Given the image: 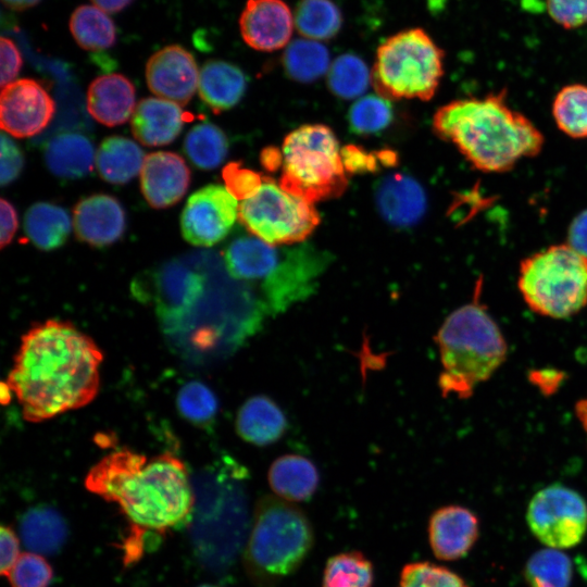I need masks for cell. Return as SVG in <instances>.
<instances>
[{"label": "cell", "mask_w": 587, "mask_h": 587, "mask_svg": "<svg viewBox=\"0 0 587 587\" xmlns=\"http://www.w3.org/2000/svg\"><path fill=\"white\" fill-rule=\"evenodd\" d=\"M375 203L383 218L396 227H410L425 214L426 193L413 177L394 173L376 186Z\"/></svg>", "instance_id": "ffe728a7"}, {"label": "cell", "mask_w": 587, "mask_h": 587, "mask_svg": "<svg viewBox=\"0 0 587 587\" xmlns=\"http://www.w3.org/2000/svg\"><path fill=\"white\" fill-rule=\"evenodd\" d=\"M135 100L134 85L122 74L101 75L87 91L88 112L107 126L125 123L135 111Z\"/></svg>", "instance_id": "7402d4cb"}, {"label": "cell", "mask_w": 587, "mask_h": 587, "mask_svg": "<svg viewBox=\"0 0 587 587\" xmlns=\"http://www.w3.org/2000/svg\"><path fill=\"white\" fill-rule=\"evenodd\" d=\"M329 260L326 252L309 243L283 246L276 270L262 284L270 308L282 311L310 295Z\"/></svg>", "instance_id": "7c38bea8"}, {"label": "cell", "mask_w": 587, "mask_h": 587, "mask_svg": "<svg viewBox=\"0 0 587 587\" xmlns=\"http://www.w3.org/2000/svg\"><path fill=\"white\" fill-rule=\"evenodd\" d=\"M185 113L179 104L162 98H145L132 115L135 138L145 146L155 147L172 142L180 134Z\"/></svg>", "instance_id": "44dd1931"}, {"label": "cell", "mask_w": 587, "mask_h": 587, "mask_svg": "<svg viewBox=\"0 0 587 587\" xmlns=\"http://www.w3.org/2000/svg\"><path fill=\"white\" fill-rule=\"evenodd\" d=\"M198 88L203 102L218 113L240 101L247 89V77L229 62L210 60L200 70Z\"/></svg>", "instance_id": "d4e9b609"}, {"label": "cell", "mask_w": 587, "mask_h": 587, "mask_svg": "<svg viewBox=\"0 0 587 587\" xmlns=\"http://www.w3.org/2000/svg\"><path fill=\"white\" fill-rule=\"evenodd\" d=\"M517 288L533 312L573 316L587 305V257L567 242L549 246L522 260Z\"/></svg>", "instance_id": "8992f818"}, {"label": "cell", "mask_w": 587, "mask_h": 587, "mask_svg": "<svg viewBox=\"0 0 587 587\" xmlns=\"http://www.w3.org/2000/svg\"><path fill=\"white\" fill-rule=\"evenodd\" d=\"M350 128L358 135L377 134L392 121V107L387 98L369 95L358 99L348 113Z\"/></svg>", "instance_id": "ab89813d"}, {"label": "cell", "mask_w": 587, "mask_h": 587, "mask_svg": "<svg viewBox=\"0 0 587 587\" xmlns=\"http://www.w3.org/2000/svg\"><path fill=\"white\" fill-rule=\"evenodd\" d=\"M195 57L179 45H170L154 52L146 65L149 89L162 99L185 105L199 84Z\"/></svg>", "instance_id": "9a60e30c"}, {"label": "cell", "mask_w": 587, "mask_h": 587, "mask_svg": "<svg viewBox=\"0 0 587 587\" xmlns=\"http://www.w3.org/2000/svg\"><path fill=\"white\" fill-rule=\"evenodd\" d=\"M93 5L107 13H117L128 7L134 0H90Z\"/></svg>", "instance_id": "f5cc1de1"}, {"label": "cell", "mask_w": 587, "mask_h": 587, "mask_svg": "<svg viewBox=\"0 0 587 587\" xmlns=\"http://www.w3.org/2000/svg\"><path fill=\"white\" fill-rule=\"evenodd\" d=\"M525 576L532 587H570L571 559L560 549L538 550L528 559Z\"/></svg>", "instance_id": "8d00e7d4"}, {"label": "cell", "mask_w": 587, "mask_h": 587, "mask_svg": "<svg viewBox=\"0 0 587 587\" xmlns=\"http://www.w3.org/2000/svg\"><path fill=\"white\" fill-rule=\"evenodd\" d=\"M478 291L471 303L447 316L435 336L442 366L438 386L445 397H471L507 359V341Z\"/></svg>", "instance_id": "277c9868"}, {"label": "cell", "mask_w": 587, "mask_h": 587, "mask_svg": "<svg viewBox=\"0 0 587 587\" xmlns=\"http://www.w3.org/2000/svg\"><path fill=\"white\" fill-rule=\"evenodd\" d=\"M176 405L185 420L197 425L212 422L218 410L214 392L199 380L188 382L179 389Z\"/></svg>", "instance_id": "60d3db41"}, {"label": "cell", "mask_w": 587, "mask_h": 587, "mask_svg": "<svg viewBox=\"0 0 587 587\" xmlns=\"http://www.w3.org/2000/svg\"><path fill=\"white\" fill-rule=\"evenodd\" d=\"M0 217H1V248H4L11 242L17 229V214L14 207L5 199L0 201Z\"/></svg>", "instance_id": "816d5d0a"}, {"label": "cell", "mask_w": 587, "mask_h": 587, "mask_svg": "<svg viewBox=\"0 0 587 587\" xmlns=\"http://www.w3.org/2000/svg\"><path fill=\"white\" fill-rule=\"evenodd\" d=\"M8 578L11 587H49L53 579V570L41 554L24 552Z\"/></svg>", "instance_id": "7bdbcfd3"}, {"label": "cell", "mask_w": 587, "mask_h": 587, "mask_svg": "<svg viewBox=\"0 0 587 587\" xmlns=\"http://www.w3.org/2000/svg\"><path fill=\"white\" fill-rule=\"evenodd\" d=\"M145 154L133 140L112 136L105 138L96 153L99 175L112 184H124L134 178L142 168Z\"/></svg>", "instance_id": "83f0119b"}, {"label": "cell", "mask_w": 587, "mask_h": 587, "mask_svg": "<svg viewBox=\"0 0 587 587\" xmlns=\"http://www.w3.org/2000/svg\"><path fill=\"white\" fill-rule=\"evenodd\" d=\"M21 536L25 546L39 554L58 552L67 536V528L58 511L49 507L28 510L21 521Z\"/></svg>", "instance_id": "f546056e"}, {"label": "cell", "mask_w": 587, "mask_h": 587, "mask_svg": "<svg viewBox=\"0 0 587 587\" xmlns=\"http://www.w3.org/2000/svg\"><path fill=\"white\" fill-rule=\"evenodd\" d=\"M279 185L310 203L339 197L348 186L339 142L323 124L289 133L282 147Z\"/></svg>", "instance_id": "ba28073f"}, {"label": "cell", "mask_w": 587, "mask_h": 587, "mask_svg": "<svg viewBox=\"0 0 587 587\" xmlns=\"http://www.w3.org/2000/svg\"><path fill=\"white\" fill-rule=\"evenodd\" d=\"M444 58L423 28L400 30L379 45L372 83L387 99L430 100L444 76Z\"/></svg>", "instance_id": "52a82bcc"}, {"label": "cell", "mask_w": 587, "mask_h": 587, "mask_svg": "<svg viewBox=\"0 0 587 587\" xmlns=\"http://www.w3.org/2000/svg\"><path fill=\"white\" fill-rule=\"evenodd\" d=\"M190 524L192 545L199 560L210 570L228 567L247 536L248 516L242 492L228 486L202 492Z\"/></svg>", "instance_id": "9c48e42d"}, {"label": "cell", "mask_w": 587, "mask_h": 587, "mask_svg": "<svg viewBox=\"0 0 587 587\" xmlns=\"http://www.w3.org/2000/svg\"><path fill=\"white\" fill-rule=\"evenodd\" d=\"M286 428L287 420L284 412L266 396L249 398L237 413L238 435L255 446H267L277 441Z\"/></svg>", "instance_id": "cb8c5ba5"}, {"label": "cell", "mask_w": 587, "mask_h": 587, "mask_svg": "<svg viewBox=\"0 0 587 587\" xmlns=\"http://www.w3.org/2000/svg\"><path fill=\"white\" fill-rule=\"evenodd\" d=\"M575 415L580 423L587 437V396L579 399L575 404Z\"/></svg>", "instance_id": "11a10c76"}, {"label": "cell", "mask_w": 587, "mask_h": 587, "mask_svg": "<svg viewBox=\"0 0 587 587\" xmlns=\"http://www.w3.org/2000/svg\"><path fill=\"white\" fill-rule=\"evenodd\" d=\"M567 243L587 257V210L577 214L570 224Z\"/></svg>", "instance_id": "f907efd6"}, {"label": "cell", "mask_w": 587, "mask_h": 587, "mask_svg": "<svg viewBox=\"0 0 587 587\" xmlns=\"http://www.w3.org/2000/svg\"><path fill=\"white\" fill-rule=\"evenodd\" d=\"M41 0H2V3L10 10L24 11L37 5Z\"/></svg>", "instance_id": "9f6ffc18"}, {"label": "cell", "mask_w": 587, "mask_h": 587, "mask_svg": "<svg viewBox=\"0 0 587 587\" xmlns=\"http://www.w3.org/2000/svg\"><path fill=\"white\" fill-rule=\"evenodd\" d=\"M526 520L533 535L546 547L569 549L586 534L587 503L577 491L553 484L533 496Z\"/></svg>", "instance_id": "8fae6325"}, {"label": "cell", "mask_w": 587, "mask_h": 587, "mask_svg": "<svg viewBox=\"0 0 587 587\" xmlns=\"http://www.w3.org/2000/svg\"><path fill=\"white\" fill-rule=\"evenodd\" d=\"M85 486L116 503L138 533L163 534L190 523L196 503L186 465L168 452L149 459L115 450L89 470Z\"/></svg>", "instance_id": "7a4b0ae2"}, {"label": "cell", "mask_w": 587, "mask_h": 587, "mask_svg": "<svg viewBox=\"0 0 587 587\" xmlns=\"http://www.w3.org/2000/svg\"><path fill=\"white\" fill-rule=\"evenodd\" d=\"M223 178L227 190L237 200H245L252 196L263 182L260 174L234 162L224 167Z\"/></svg>", "instance_id": "ee69618b"}, {"label": "cell", "mask_w": 587, "mask_h": 587, "mask_svg": "<svg viewBox=\"0 0 587 587\" xmlns=\"http://www.w3.org/2000/svg\"><path fill=\"white\" fill-rule=\"evenodd\" d=\"M153 282L160 297L174 308L190 304L202 289L201 276L175 262L158 270L153 274Z\"/></svg>", "instance_id": "d590c367"}, {"label": "cell", "mask_w": 587, "mask_h": 587, "mask_svg": "<svg viewBox=\"0 0 587 587\" xmlns=\"http://www.w3.org/2000/svg\"><path fill=\"white\" fill-rule=\"evenodd\" d=\"M295 26L304 38L330 39L342 25V16L332 0H300L295 12Z\"/></svg>", "instance_id": "d6a6232c"}, {"label": "cell", "mask_w": 587, "mask_h": 587, "mask_svg": "<svg viewBox=\"0 0 587 587\" xmlns=\"http://www.w3.org/2000/svg\"><path fill=\"white\" fill-rule=\"evenodd\" d=\"M546 5L550 17L563 28L587 24V0H546Z\"/></svg>", "instance_id": "f6af8a7d"}, {"label": "cell", "mask_w": 587, "mask_h": 587, "mask_svg": "<svg viewBox=\"0 0 587 587\" xmlns=\"http://www.w3.org/2000/svg\"><path fill=\"white\" fill-rule=\"evenodd\" d=\"M479 530L477 516L461 505L436 510L428 522V539L434 555L444 561L465 557L475 545Z\"/></svg>", "instance_id": "e0dca14e"}, {"label": "cell", "mask_w": 587, "mask_h": 587, "mask_svg": "<svg viewBox=\"0 0 587 587\" xmlns=\"http://www.w3.org/2000/svg\"><path fill=\"white\" fill-rule=\"evenodd\" d=\"M309 519L291 502L265 496L255 505L243 548V565L258 585L270 586L291 575L310 553Z\"/></svg>", "instance_id": "5b68a950"}, {"label": "cell", "mask_w": 587, "mask_h": 587, "mask_svg": "<svg viewBox=\"0 0 587 587\" xmlns=\"http://www.w3.org/2000/svg\"><path fill=\"white\" fill-rule=\"evenodd\" d=\"M184 151L188 159L201 170H213L221 165L228 152V142L223 130L204 122L193 126L186 135Z\"/></svg>", "instance_id": "e575fe53"}, {"label": "cell", "mask_w": 587, "mask_h": 587, "mask_svg": "<svg viewBox=\"0 0 587 587\" xmlns=\"http://www.w3.org/2000/svg\"><path fill=\"white\" fill-rule=\"evenodd\" d=\"M557 127L574 139L587 138V86L571 84L561 88L552 102Z\"/></svg>", "instance_id": "836d02e7"}, {"label": "cell", "mask_w": 587, "mask_h": 587, "mask_svg": "<svg viewBox=\"0 0 587 587\" xmlns=\"http://www.w3.org/2000/svg\"><path fill=\"white\" fill-rule=\"evenodd\" d=\"M53 113L54 101L35 79L22 78L2 87L0 122L8 134L18 138L37 135Z\"/></svg>", "instance_id": "5bb4252c"}, {"label": "cell", "mask_w": 587, "mask_h": 587, "mask_svg": "<svg viewBox=\"0 0 587 587\" xmlns=\"http://www.w3.org/2000/svg\"><path fill=\"white\" fill-rule=\"evenodd\" d=\"M198 587H218V586H214V585H210V584H204V585H200Z\"/></svg>", "instance_id": "6f0895ef"}, {"label": "cell", "mask_w": 587, "mask_h": 587, "mask_svg": "<svg viewBox=\"0 0 587 587\" xmlns=\"http://www.w3.org/2000/svg\"><path fill=\"white\" fill-rule=\"evenodd\" d=\"M0 54H1V86L14 82L15 77L20 73L23 59L22 54L15 45V42L7 37H1L0 40Z\"/></svg>", "instance_id": "7dc6e473"}, {"label": "cell", "mask_w": 587, "mask_h": 587, "mask_svg": "<svg viewBox=\"0 0 587 587\" xmlns=\"http://www.w3.org/2000/svg\"><path fill=\"white\" fill-rule=\"evenodd\" d=\"M68 27L74 40L84 50H104L116 41L114 22L96 5L77 7L70 17Z\"/></svg>", "instance_id": "4dcf8cb0"}, {"label": "cell", "mask_w": 587, "mask_h": 587, "mask_svg": "<svg viewBox=\"0 0 587 587\" xmlns=\"http://www.w3.org/2000/svg\"><path fill=\"white\" fill-rule=\"evenodd\" d=\"M372 82L366 63L352 53L341 54L330 64L327 83L330 91L341 99L361 97Z\"/></svg>", "instance_id": "f35d334b"}, {"label": "cell", "mask_w": 587, "mask_h": 587, "mask_svg": "<svg viewBox=\"0 0 587 587\" xmlns=\"http://www.w3.org/2000/svg\"><path fill=\"white\" fill-rule=\"evenodd\" d=\"M319 471L309 459L286 454L276 459L268 470V484L278 498L288 502L309 500L317 489Z\"/></svg>", "instance_id": "484cf974"}, {"label": "cell", "mask_w": 587, "mask_h": 587, "mask_svg": "<svg viewBox=\"0 0 587 587\" xmlns=\"http://www.w3.org/2000/svg\"><path fill=\"white\" fill-rule=\"evenodd\" d=\"M397 587H470L449 569L429 563L413 562L403 566Z\"/></svg>", "instance_id": "b9f144b4"}, {"label": "cell", "mask_w": 587, "mask_h": 587, "mask_svg": "<svg viewBox=\"0 0 587 587\" xmlns=\"http://www.w3.org/2000/svg\"><path fill=\"white\" fill-rule=\"evenodd\" d=\"M0 182L2 186L12 183L22 172L24 158L20 148L4 133L1 134Z\"/></svg>", "instance_id": "bcb514c9"}, {"label": "cell", "mask_w": 587, "mask_h": 587, "mask_svg": "<svg viewBox=\"0 0 587 587\" xmlns=\"http://www.w3.org/2000/svg\"><path fill=\"white\" fill-rule=\"evenodd\" d=\"M287 75L299 83L319 79L330 67L327 48L317 40L301 38L291 41L283 57Z\"/></svg>", "instance_id": "1f68e13d"}, {"label": "cell", "mask_w": 587, "mask_h": 587, "mask_svg": "<svg viewBox=\"0 0 587 587\" xmlns=\"http://www.w3.org/2000/svg\"><path fill=\"white\" fill-rule=\"evenodd\" d=\"M189 182L190 172L180 155L168 151L146 155L140 187L151 207L163 209L177 203L186 193Z\"/></svg>", "instance_id": "ac0fdd59"}, {"label": "cell", "mask_w": 587, "mask_h": 587, "mask_svg": "<svg viewBox=\"0 0 587 587\" xmlns=\"http://www.w3.org/2000/svg\"><path fill=\"white\" fill-rule=\"evenodd\" d=\"M73 225L79 240L93 247H104L122 237L126 216L115 198L98 193L84 198L76 204Z\"/></svg>", "instance_id": "d6986e66"}, {"label": "cell", "mask_w": 587, "mask_h": 587, "mask_svg": "<svg viewBox=\"0 0 587 587\" xmlns=\"http://www.w3.org/2000/svg\"><path fill=\"white\" fill-rule=\"evenodd\" d=\"M48 168L61 178H80L89 174L93 164V147L80 134L65 133L53 137L46 147Z\"/></svg>", "instance_id": "4316f807"}, {"label": "cell", "mask_w": 587, "mask_h": 587, "mask_svg": "<svg viewBox=\"0 0 587 587\" xmlns=\"http://www.w3.org/2000/svg\"><path fill=\"white\" fill-rule=\"evenodd\" d=\"M102 361L91 337L70 322L47 320L22 336L7 386L24 420L46 421L96 398Z\"/></svg>", "instance_id": "6da1fadb"}, {"label": "cell", "mask_w": 587, "mask_h": 587, "mask_svg": "<svg viewBox=\"0 0 587 587\" xmlns=\"http://www.w3.org/2000/svg\"><path fill=\"white\" fill-rule=\"evenodd\" d=\"M72 222L67 211L57 204L38 202L24 216V232L34 246L53 250L67 239Z\"/></svg>", "instance_id": "f1b7e54d"}, {"label": "cell", "mask_w": 587, "mask_h": 587, "mask_svg": "<svg viewBox=\"0 0 587 587\" xmlns=\"http://www.w3.org/2000/svg\"><path fill=\"white\" fill-rule=\"evenodd\" d=\"M261 162L266 168L273 171L282 164V152L273 148H267L261 154Z\"/></svg>", "instance_id": "db71d44e"}, {"label": "cell", "mask_w": 587, "mask_h": 587, "mask_svg": "<svg viewBox=\"0 0 587 587\" xmlns=\"http://www.w3.org/2000/svg\"><path fill=\"white\" fill-rule=\"evenodd\" d=\"M283 246H272L254 237H239L232 241L224 254L232 277L240 280H264L277 267Z\"/></svg>", "instance_id": "603a6c76"}, {"label": "cell", "mask_w": 587, "mask_h": 587, "mask_svg": "<svg viewBox=\"0 0 587 587\" xmlns=\"http://www.w3.org/2000/svg\"><path fill=\"white\" fill-rule=\"evenodd\" d=\"M437 136L455 146L478 171L504 173L540 153L539 128L507 101V91L452 100L433 117Z\"/></svg>", "instance_id": "3957f363"}, {"label": "cell", "mask_w": 587, "mask_h": 587, "mask_svg": "<svg viewBox=\"0 0 587 587\" xmlns=\"http://www.w3.org/2000/svg\"><path fill=\"white\" fill-rule=\"evenodd\" d=\"M239 213L237 199L221 185H208L195 191L180 215L182 235L193 246L210 247L223 240Z\"/></svg>", "instance_id": "4fadbf2b"}, {"label": "cell", "mask_w": 587, "mask_h": 587, "mask_svg": "<svg viewBox=\"0 0 587 587\" xmlns=\"http://www.w3.org/2000/svg\"><path fill=\"white\" fill-rule=\"evenodd\" d=\"M341 158L346 171L350 173L374 171L375 168L376 159L373 154L354 146L345 147L341 150Z\"/></svg>", "instance_id": "681fc988"}, {"label": "cell", "mask_w": 587, "mask_h": 587, "mask_svg": "<svg viewBox=\"0 0 587 587\" xmlns=\"http://www.w3.org/2000/svg\"><path fill=\"white\" fill-rule=\"evenodd\" d=\"M374 570L360 551L332 557L324 569L322 587H373Z\"/></svg>", "instance_id": "74e56055"}, {"label": "cell", "mask_w": 587, "mask_h": 587, "mask_svg": "<svg viewBox=\"0 0 587 587\" xmlns=\"http://www.w3.org/2000/svg\"><path fill=\"white\" fill-rule=\"evenodd\" d=\"M295 16L283 0H248L239 17L243 41L259 51H275L289 45Z\"/></svg>", "instance_id": "2e32d148"}, {"label": "cell", "mask_w": 587, "mask_h": 587, "mask_svg": "<svg viewBox=\"0 0 587 587\" xmlns=\"http://www.w3.org/2000/svg\"><path fill=\"white\" fill-rule=\"evenodd\" d=\"M1 565L0 572L3 576H9L20 555V540L15 532L7 525L1 526L0 532Z\"/></svg>", "instance_id": "c3c4849f"}, {"label": "cell", "mask_w": 587, "mask_h": 587, "mask_svg": "<svg viewBox=\"0 0 587 587\" xmlns=\"http://www.w3.org/2000/svg\"><path fill=\"white\" fill-rule=\"evenodd\" d=\"M238 218L257 238L272 246H292L307 239L320 223L313 203L270 178L239 204Z\"/></svg>", "instance_id": "30bf717a"}]
</instances>
